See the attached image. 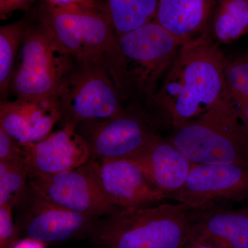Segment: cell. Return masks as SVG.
I'll list each match as a JSON object with an SVG mask.
<instances>
[{"label":"cell","instance_id":"obj_17","mask_svg":"<svg viewBox=\"0 0 248 248\" xmlns=\"http://www.w3.org/2000/svg\"><path fill=\"white\" fill-rule=\"evenodd\" d=\"M218 0H159L154 22L182 43L210 35L209 28Z\"/></svg>","mask_w":248,"mask_h":248},{"label":"cell","instance_id":"obj_19","mask_svg":"<svg viewBox=\"0 0 248 248\" xmlns=\"http://www.w3.org/2000/svg\"><path fill=\"white\" fill-rule=\"evenodd\" d=\"M248 30V0H218L209 34L221 42L236 40Z\"/></svg>","mask_w":248,"mask_h":248},{"label":"cell","instance_id":"obj_13","mask_svg":"<svg viewBox=\"0 0 248 248\" xmlns=\"http://www.w3.org/2000/svg\"><path fill=\"white\" fill-rule=\"evenodd\" d=\"M20 146L29 173L64 172L78 169L91 159L87 143L71 123L63 124V128L40 141Z\"/></svg>","mask_w":248,"mask_h":248},{"label":"cell","instance_id":"obj_10","mask_svg":"<svg viewBox=\"0 0 248 248\" xmlns=\"http://www.w3.org/2000/svg\"><path fill=\"white\" fill-rule=\"evenodd\" d=\"M170 199L197 211L248 200V164H193Z\"/></svg>","mask_w":248,"mask_h":248},{"label":"cell","instance_id":"obj_29","mask_svg":"<svg viewBox=\"0 0 248 248\" xmlns=\"http://www.w3.org/2000/svg\"></svg>","mask_w":248,"mask_h":248},{"label":"cell","instance_id":"obj_16","mask_svg":"<svg viewBox=\"0 0 248 248\" xmlns=\"http://www.w3.org/2000/svg\"><path fill=\"white\" fill-rule=\"evenodd\" d=\"M190 239L215 248H248V208L199 211Z\"/></svg>","mask_w":248,"mask_h":248},{"label":"cell","instance_id":"obj_4","mask_svg":"<svg viewBox=\"0 0 248 248\" xmlns=\"http://www.w3.org/2000/svg\"><path fill=\"white\" fill-rule=\"evenodd\" d=\"M119 60L113 80L124 97L134 95L150 105L182 45L157 23H148L117 37Z\"/></svg>","mask_w":248,"mask_h":248},{"label":"cell","instance_id":"obj_12","mask_svg":"<svg viewBox=\"0 0 248 248\" xmlns=\"http://www.w3.org/2000/svg\"><path fill=\"white\" fill-rule=\"evenodd\" d=\"M84 166L101 192L120 210L149 206L170 198L129 160L91 158Z\"/></svg>","mask_w":248,"mask_h":248},{"label":"cell","instance_id":"obj_15","mask_svg":"<svg viewBox=\"0 0 248 248\" xmlns=\"http://www.w3.org/2000/svg\"><path fill=\"white\" fill-rule=\"evenodd\" d=\"M126 159L136 165L147 179L170 198L182 188L194 164L169 138L159 135Z\"/></svg>","mask_w":248,"mask_h":248},{"label":"cell","instance_id":"obj_23","mask_svg":"<svg viewBox=\"0 0 248 248\" xmlns=\"http://www.w3.org/2000/svg\"><path fill=\"white\" fill-rule=\"evenodd\" d=\"M19 239L14 208L0 205V248H12Z\"/></svg>","mask_w":248,"mask_h":248},{"label":"cell","instance_id":"obj_5","mask_svg":"<svg viewBox=\"0 0 248 248\" xmlns=\"http://www.w3.org/2000/svg\"><path fill=\"white\" fill-rule=\"evenodd\" d=\"M72 65L57 93L63 124L78 125L105 120L125 110L123 96L106 62H78Z\"/></svg>","mask_w":248,"mask_h":248},{"label":"cell","instance_id":"obj_1","mask_svg":"<svg viewBox=\"0 0 248 248\" xmlns=\"http://www.w3.org/2000/svg\"><path fill=\"white\" fill-rule=\"evenodd\" d=\"M226 64L210 35L184 42L150 106L173 127L198 117L224 94Z\"/></svg>","mask_w":248,"mask_h":248},{"label":"cell","instance_id":"obj_24","mask_svg":"<svg viewBox=\"0 0 248 248\" xmlns=\"http://www.w3.org/2000/svg\"><path fill=\"white\" fill-rule=\"evenodd\" d=\"M0 161L25 163L22 148L2 128H0Z\"/></svg>","mask_w":248,"mask_h":248},{"label":"cell","instance_id":"obj_6","mask_svg":"<svg viewBox=\"0 0 248 248\" xmlns=\"http://www.w3.org/2000/svg\"><path fill=\"white\" fill-rule=\"evenodd\" d=\"M40 19L75 60L106 62L112 74L119 59L117 37L99 11L59 9L45 3Z\"/></svg>","mask_w":248,"mask_h":248},{"label":"cell","instance_id":"obj_27","mask_svg":"<svg viewBox=\"0 0 248 248\" xmlns=\"http://www.w3.org/2000/svg\"><path fill=\"white\" fill-rule=\"evenodd\" d=\"M12 248H46V245L35 240L23 238L19 239Z\"/></svg>","mask_w":248,"mask_h":248},{"label":"cell","instance_id":"obj_25","mask_svg":"<svg viewBox=\"0 0 248 248\" xmlns=\"http://www.w3.org/2000/svg\"><path fill=\"white\" fill-rule=\"evenodd\" d=\"M49 6L59 9H83L97 11L95 0H45Z\"/></svg>","mask_w":248,"mask_h":248},{"label":"cell","instance_id":"obj_7","mask_svg":"<svg viewBox=\"0 0 248 248\" xmlns=\"http://www.w3.org/2000/svg\"><path fill=\"white\" fill-rule=\"evenodd\" d=\"M73 60L41 21L28 27L9 93L16 98L56 97Z\"/></svg>","mask_w":248,"mask_h":248},{"label":"cell","instance_id":"obj_18","mask_svg":"<svg viewBox=\"0 0 248 248\" xmlns=\"http://www.w3.org/2000/svg\"><path fill=\"white\" fill-rule=\"evenodd\" d=\"M117 37L154 20L159 0H95Z\"/></svg>","mask_w":248,"mask_h":248},{"label":"cell","instance_id":"obj_14","mask_svg":"<svg viewBox=\"0 0 248 248\" xmlns=\"http://www.w3.org/2000/svg\"><path fill=\"white\" fill-rule=\"evenodd\" d=\"M62 120L56 97L1 100L0 128L19 146L35 143L51 133Z\"/></svg>","mask_w":248,"mask_h":248},{"label":"cell","instance_id":"obj_8","mask_svg":"<svg viewBox=\"0 0 248 248\" xmlns=\"http://www.w3.org/2000/svg\"><path fill=\"white\" fill-rule=\"evenodd\" d=\"M19 239L46 245L87 238L98 218L62 208L39 195L29 186L15 205Z\"/></svg>","mask_w":248,"mask_h":248},{"label":"cell","instance_id":"obj_20","mask_svg":"<svg viewBox=\"0 0 248 248\" xmlns=\"http://www.w3.org/2000/svg\"><path fill=\"white\" fill-rule=\"evenodd\" d=\"M28 25L25 20L18 21L0 28V93L1 100L7 99L16 70L19 46Z\"/></svg>","mask_w":248,"mask_h":248},{"label":"cell","instance_id":"obj_2","mask_svg":"<svg viewBox=\"0 0 248 248\" xmlns=\"http://www.w3.org/2000/svg\"><path fill=\"white\" fill-rule=\"evenodd\" d=\"M197 213L181 203L118 210L96 220L87 239L99 248H182Z\"/></svg>","mask_w":248,"mask_h":248},{"label":"cell","instance_id":"obj_21","mask_svg":"<svg viewBox=\"0 0 248 248\" xmlns=\"http://www.w3.org/2000/svg\"><path fill=\"white\" fill-rule=\"evenodd\" d=\"M225 87L248 131V55L226 61Z\"/></svg>","mask_w":248,"mask_h":248},{"label":"cell","instance_id":"obj_3","mask_svg":"<svg viewBox=\"0 0 248 248\" xmlns=\"http://www.w3.org/2000/svg\"><path fill=\"white\" fill-rule=\"evenodd\" d=\"M169 139L194 164H248V131L226 89L211 108L173 127Z\"/></svg>","mask_w":248,"mask_h":248},{"label":"cell","instance_id":"obj_22","mask_svg":"<svg viewBox=\"0 0 248 248\" xmlns=\"http://www.w3.org/2000/svg\"><path fill=\"white\" fill-rule=\"evenodd\" d=\"M29 174L25 163L0 161V205L14 208L29 187Z\"/></svg>","mask_w":248,"mask_h":248},{"label":"cell","instance_id":"obj_26","mask_svg":"<svg viewBox=\"0 0 248 248\" xmlns=\"http://www.w3.org/2000/svg\"><path fill=\"white\" fill-rule=\"evenodd\" d=\"M32 0H0V16L4 19L17 10L29 7Z\"/></svg>","mask_w":248,"mask_h":248},{"label":"cell","instance_id":"obj_9","mask_svg":"<svg viewBox=\"0 0 248 248\" xmlns=\"http://www.w3.org/2000/svg\"><path fill=\"white\" fill-rule=\"evenodd\" d=\"M89 147L91 159H126L146 146L157 134L148 115L127 107L120 115L76 125Z\"/></svg>","mask_w":248,"mask_h":248},{"label":"cell","instance_id":"obj_28","mask_svg":"<svg viewBox=\"0 0 248 248\" xmlns=\"http://www.w3.org/2000/svg\"><path fill=\"white\" fill-rule=\"evenodd\" d=\"M182 248H215L196 240L190 239Z\"/></svg>","mask_w":248,"mask_h":248},{"label":"cell","instance_id":"obj_11","mask_svg":"<svg viewBox=\"0 0 248 248\" xmlns=\"http://www.w3.org/2000/svg\"><path fill=\"white\" fill-rule=\"evenodd\" d=\"M29 185L46 200L76 213L99 218L120 210L101 192L84 165L55 174L29 173Z\"/></svg>","mask_w":248,"mask_h":248}]
</instances>
